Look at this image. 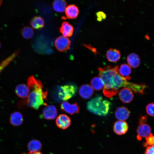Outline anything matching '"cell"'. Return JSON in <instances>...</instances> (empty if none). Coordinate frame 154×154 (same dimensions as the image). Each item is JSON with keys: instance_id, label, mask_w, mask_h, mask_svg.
Wrapping results in <instances>:
<instances>
[{"instance_id": "cell-28", "label": "cell", "mask_w": 154, "mask_h": 154, "mask_svg": "<svg viewBox=\"0 0 154 154\" xmlns=\"http://www.w3.org/2000/svg\"><path fill=\"white\" fill-rule=\"evenodd\" d=\"M97 20L98 21H101L106 19V14L103 11H100L96 13Z\"/></svg>"}, {"instance_id": "cell-34", "label": "cell", "mask_w": 154, "mask_h": 154, "mask_svg": "<svg viewBox=\"0 0 154 154\" xmlns=\"http://www.w3.org/2000/svg\"><path fill=\"white\" fill-rule=\"evenodd\" d=\"M1 42H0V48L1 47Z\"/></svg>"}, {"instance_id": "cell-16", "label": "cell", "mask_w": 154, "mask_h": 154, "mask_svg": "<svg viewBox=\"0 0 154 154\" xmlns=\"http://www.w3.org/2000/svg\"><path fill=\"white\" fill-rule=\"evenodd\" d=\"M106 55L108 60L112 62L117 61L121 57L120 52L116 49H109L107 52Z\"/></svg>"}, {"instance_id": "cell-20", "label": "cell", "mask_w": 154, "mask_h": 154, "mask_svg": "<svg viewBox=\"0 0 154 154\" xmlns=\"http://www.w3.org/2000/svg\"><path fill=\"white\" fill-rule=\"evenodd\" d=\"M30 23L33 28L37 29L44 27V22L43 19L41 17L36 16L31 19Z\"/></svg>"}, {"instance_id": "cell-25", "label": "cell", "mask_w": 154, "mask_h": 154, "mask_svg": "<svg viewBox=\"0 0 154 154\" xmlns=\"http://www.w3.org/2000/svg\"><path fill=\"white\" fill-rule=\"evenodd\" d=\"M21 33L24 38L29 39L33 37L34 31L31 27L29 26H25L21 30Z\"/></svg>"}, {"instance_id": "cell-3", "label": "cell", "mask_w": 154, "mask_h": 154, "mask_svg": "<svg viewBox=\"0 0 154 154\" xmlns=\"http://www.w3.org/2000/svg\"><path fill=\"white\" fill-rule=\"evenodd\" d=\"M111 103L103 99L100 96L92 99L87 104V108L91 112L100 116H105L108 113Z\"/></svg>"}, {"instance_id": "cell-13", "label": "cell", "mask_w": 154, "mask_h": 154, "mask_svg": "<svg viewBox=\"0 0 154 154\" xmlns=\"http://www.w3.org/2000/svg\"><path fill=\"white\" fill-rule=\"evenodd\" d=\"M130 115V112L127 108L125 107L118 108L115 112L116 118L120 121H124L127 119Z\"/></svg>"}, {"instance_id": "cell-12", "label": "cell", "mask_w": 154, "mask_h": 154, "mask_svg": "<svg viewBox=\"0 0 154 154\" xmlns=\"http://www.w3.org/2000/svg\"><path fill=\"white\" fill-rule=\"evenodd\" d=\"M80 96L85 99L90 98L93 95L94 90L91 86L87 84L82 85L80 88L79 91Z\"/></svg>"}, {"instance_id": "cell-4", "label": "cell", "mask_w": 154, "mask_h": 154, "mask_svg": "<svg viewBox=\"0 0 154 154\" xmlns=\"http://www.w3.org/2000/svg\"><path fill=\"white\" fill-rule=\"evenodd\" d=\"M58 97L63 100H66L71 98L76 93L77 87L72 84H68L59 87Z\"/></svg>"}, {"instance_id": "cell-1", "label": "cell", "mask_w": 154, "mask_h": 154, "mask_svg": "<svg viewBox=\"0 0 154 154\" xmlns=\"http://www.w3.org/2000/svg\"><path fill=\"white\" fill-rule=\"evenodd\" d=\"M98 76L104 83L103 93L107 98H111L116 95L119 88L124 87L129 89L136 94H144L145 89L148 86L144 84H137L129 82L126 78L120 73L118 66L108 65L98 68Z\"/></svg>"}, {"instance_id": "cell-29", "label": "cell", "mask_w": 154, "mask_h": 154, "mask_svg": "<svg viewBox=\"0 0 154 154\" xmlns=\"http://www.w3.org/2000/svg\"><path fill=\"white\" fill-rule=\"evenodd\" d=\"M145 154H154V145L146 146Z\"/></svg>"}, {"instance_id": "cell-10", "label": "cell", "mask_w": 154, "mask_h": 154, "mask_svg": "<svg viewBox=\"0 0 154 154\" xmlns=\"http://www.w3.org/2000/svg\"><path fill=\"white\" fill-rule=\"evenodd\" d=\"M60 108L62 110L71 115L78 113L79 110V107L77 103L70 104L65 101L61 103Z\"/></svg>"}, {"instance_id": "cell-7", "label": "cell", "mask_w": 154, "mask_h": 154, "mask_svg": "<svg viewBox=\"0 0 154 154\" xmlns=\"http://www.w3.org/2000/svg\"><path fill=\"white\" fill-rule=\"evenodd\" d=\"M120 100L123 103H128L131 102L133 98V94L132 91L127 88L121 89L119 93Z\"/></svg>"}, {"instance_id": "cell-24", "label": "cell", "mask_w": 154, "mask_h": 154, "mask_svg": "<svg viewBox=\"0 0 154 154\" xmlns=\"http://www.w3.org/2000/svg\"><path fill=\"white\" fill-rule=\"evenodd\" d=\"M120 74L123 77L126 78L127 80L131 79L129 76L131 72V69L130 66L126 64H121L119 69Z\"/></svg>"}, {"instance_id": "cell-27", "label": "cell", "mask_w": 154, "mask_h": 154, "mask_svg": "<svg viewBox=\"0 0 154 154\" xmlns=\"http://www.w3.org/2000/svg\"><path fill=\"white\" fill-rule=\"evenodd\" d=\"M154 103H150L148 104L146 107V111L149 116H154Z\"/></svg>"}, {"instance_id": "cell-18", "label": "cell", "mask_w": 154, "mask_h": 154, "mask_svg": "<svg viewBox=\"0 0 154 154\" xmlns=\"http://www.w3.org/2000/svg\"><path fill=\"white\" fill-rule=\"evenodd\" d=\"M23 121L22 114L20 112H16L12 113L10 116V121L13 125L18 126L22 124Z\"/></svg>"}, {"instance_id": "cell-31", "label": "cell", "mask_w": 154, "mask_h": 154, "mask_svg": "<svg viewBox=\"0 0 154 154\" xmlns=\"http://www.w3.org/2000/svg\"><path fill=\"white\" fill-rule=\"evenodd\" d=\"M84 45L85 47H86L88 48L91 50L93 52H94V53H95L96 52V49L94 48H92V47L91 46L87 45L85 44Z\"/></svg>"}, {"instance_id": "cell-19", "label": "cell", "mask_w": 154, "mask_h": 154, "mask_svg": "<svg viewBox=\"0 0 154 154\" xmlns=\"http://www.w3.org/2000/svg\"><path fill=\"white\" fill-rule=\"evenodd\" d=\"M127 61L129 66L135 68L139 66L140 64V58L137 54L132 53L127 56Z\"/></svg>"}, {"instance_id": "cell-14", "label": "cell", "mask_w": 154, "mask_h": 154, "mask_svg": "<svg viewBox=\"0 0 154 154\" xmlns=\"http://www.w3.org/2000/svg\"><path fill=\"white\" fill-rule=\"evenodd\" d=\"M15 92L17 95L21 98H25L28 96L30 90L27 85L20 84L17 85L15 89Z\"/></svg>"}, {"instance_id": "cell-32", "label": "cell", "mask_w": 154, "mask_h": 154, "mask_svg": "<svg viewBox=\"0 0 154 154\" xmlns=\"http://www.w3.org/2000/svg\"><path fill=\"white\" fill-rule=\"evenodd\" d=\"M23 154H42L39 151L35 152H29L27 154L25 153H23Z\"/></svg>"}, {"instance_id": "cell-15", "label": "cell", "mask_w": 154, "mask_h": 154, "mask_svg": "<svg viewBox=\"0 0 154 154\" xmlns=\"http://www.w3.org/2000/svg\"><path fill=\"white\" fill-rule=\"evenodd\" d=\"M79 11L77 7L74 5H70L66 7L65 13L67 17L70 19L76 18L78 15Z\"/></svg>"}, {"instance_id": "cell-6", "label": "cell", "mask_w": 154, "mask_h": 154, "mask_svg": "<svg viewBox=\"0 0 154 154\" xmlns=\"http://www.w3.org/2000/svg\"><path fill=\"white\" fill-rule=\"evenodd\" d=\"M137 138L140 140L143 138L147 137L150 134L151 128L149 125L146 123L140 124L137 129Z\"/></svg>"}, {"instance_id": "cell-2", "label": "cell", "mask_w": 154, "mask_h": 154, "mask_svg": "<svg viewBox=\"0 0 154 154\" xmlns=\"http://www.w3.org/2000/svg\"><path fill=\"white\" fill-rule=\"evenodd\" d=\"M27 83L31 91L27 99L28 106L38 110L41 105L46 106L47 104L44 100H46L48 91H43V86L40 81L32 76L28 78Z\"/></svg>"}, {"instance_id": "cell-22", "label": "cell", "mask_w": 154, "mask_h": 154, "mask_svg": "<svg viewBox=\"0 0 154 154\" xmlns=\"http://www.w3.org/2000/svg\"><path fill=\"white\" fill-rule=\"evenodd\" d=\"M27 147L30 152H35L39 151L41 149L42 145L39 141L33 140L29 143Z\"/></svg>"}, {"instance_id": "cell-23", "label": "cell", "mask_w": 154, "mask_h": 154, "mask_svg": "<svg viewBox=\"0 0 154 154\" xmlns=\"http://www.w3.org/2000/svg\"><path fill=\"white\" fill-rule=\"evenodd\" d=\"M90 83L92 87L96 90H100L104 87V82L99 77H95L92 78Z\"/></svg>"}, {"instance_id": "cell-30", "label": "cell", "mask_w": 154, "mask_h": 154, "mask_svg": "<svg viewBox=\"0 0 154 154\" xmlns=\"http://www.w3.org/2000/svg\"><path fill=\"white\" fill-rule=\"evenodd\" d=\"M139 123L140 124L145 123L147 120V117L146 115L141 116L140 117L139 119Z\"/></svg>"}, {"instance_id": "cell-8", "label": "cell", "mask_w": 154, "mask_h": 154, "mask_svg": "<svg viewBox=\"0 0 154 154\" xmlns=\"http://www.w3.org/2000/svg\"><path fill=\"white\" fill-rule=\"evenodd\" d=\"M128 126L127 123L125 121L119 120L114 123L113 130L114 132L118 135H122L125 134L127 131Z\"/></svg>"}, {"instance_id": "cell-17", "label": "cell", "mask_w": 154, "mask_h": 154, "mask_svg": "<svg viewBox=\"0 0 154 154\" xmlns=\"http://www.w3.org/2000/svg\"><path fill=\"white\" fill-rule=\"evenodd\" d=\"M74 30L73 26L69 23L64 21L62 23L60 29V32L65 37H70L72 35Z\"/></svg>"}, {"instance_id": "cell-33", "label": "cell", "mask_w": 154, "mask_h": 154, "mask_svg": "<svg viewBox=\"0 0 154 154\" xmlns=\"http://www.w3.org/2000/svg\"><path fill=\"white\" fill-rule=\"evenodd\" d=\"M2 3V0H0V7Z\"/></svg>"}, {"instance_id": "cell-9", "label": "cell", "mask_w": 154, "mask_h": 154, "mask_svg": "<svg viewBox=\"0 0 154 154\" xmlns=\"http://www.w3.org/2000/svg\"><path fill=\"white\" fill-rule=\"evenodd\" d=\"M56 124L59 128L65 129L68 128L71 123L70 118L65 114H61L58 116L56 120Z\"/></svg>"}, {"instance_id": "cell-5", "label": "cell", "mask_w": 154, "mask_h": 154, "mask_svg": "<svg viewBox=\"0 0 154 154\" xmlns=\"http://www.w3.org/2000/svg\"><path fill=\"white\" fill-rule=\"evenodd\" d=\"M70 44L69 39L63 36H60L56 38L54 45L56 49L60 52H64L68 49Z\"/></svg>"}, {"instance_id": "cell-11", "label": "cell", "mask_w": 154, "mask_h": 154, "mask_svg": "<svg viewBox=\"0 0 154 154\" xmlns=\"http://www.w3.org/2000/svg\"><path fill=\"white\" fill-rule=\"evenodd\" d=\"M57 112L56 107L52 105L47 106L44 109L42 116L45 119L49 120L53 119L56 117Z\"/></svg>"}, {"instance_id": "cell-21", "label": "cell", "mask_w": 154, "mask_h": 154, "mask_svg": "<svg viewBox=\"0 0 154 154\" xmlns=\"http://www.w3.org/2000/svg\"><path fill=\"white\" fill-rule=\"evenodd\" d=\"M67 5L66 2L64 0H56L52 3L54 10L58 12H62L65 10Z\"/></svg>"}, {"instance_id": "cell-35", "label": "cell", "mask_w": 154, "mask_h": 154, "mask_svg": "<svg viewBox=\"0 0 154 154\" xmlns=\"http://www.w3.org/2000/svg\"><path fill=\"white\" fill-rule=\"evenodd\" d=\"M2 70L0 68V72Z\"/></svg>"}, {"instance_id": "cell-26", "label": "cell", "mask_w": 154, "mask_h": 154, "mask_svg": "<svg viewBox=\"0 0 154 154\" xmlns=\"http://www.w3.org/2000/svg\"><path fill=\"white\" fill-rule=\"evenodd\" d=\"M146 142L144 144V146H147L154 145V137L152 133L146 138Z\"/></svg>"}]
</instances>
